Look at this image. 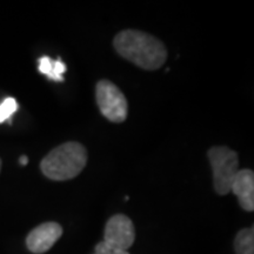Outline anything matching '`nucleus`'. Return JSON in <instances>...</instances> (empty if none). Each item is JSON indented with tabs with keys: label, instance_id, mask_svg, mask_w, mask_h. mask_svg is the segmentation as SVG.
<instances>
[{
	"label": "nucleus",
	"instance_id": "nucleus-8",
	"mask_svg": "<svg viewBox=\"0 0 254 254\" xmlns=\"http://www.w3.org/2000/svg\"><path fill=\"white\" fill-rule=\"evenodd\" d=\"M234 250L237 254H254L253 227L244 228L238 232L236 240H234Z\"/></svg>",
	"mask_w": 254,
	"mask_h": 254
},
{
	"label": "nucleus",
	"instance_id": "nucleus-12",
	"mask_svg": "<svg viewBox=\"0 0 254 254\" xmlns=\"http://www.w3.org/2000/svg\"><path fill=\"white\" fill-rule=\"evenodd\" d=\"M27 163H28V158L26 155H21V157L19 158V164H20L21 166H26Z\"/></svg>",
	"mask_w": 254,
	"mask_h": 254
},
{
	"label": "nucleus",
	"instance_id": "nucleus-13",
	"mask_svg": "<svg viewBox=\"0 0 254 254\" xmlns=\"http://www.w3.org/2000/svg\"><path fill=\"white\" fill-rule=\"evenodd\" d=\"M0 171H1V160H0Z\"/></svg>",
	"mask_w": 254,
	"mask_h": 254
},
{
	"label": "nucleus",
	"instance_id": "nucleus-5",
	"mask_svg": "<svg viewBox=\"0 0 254 254\" xmlns=\"http://www.w3.org/2000/svg\"><path fill=\"white\" fill-rule=\"evenodd\" d=\"M134 240L135 230L131 219L124 214H116L109 219L104 236V241L107 245L127 251Z\"/></svg>",
	"mask_w": 254,
	"mask_h": 254
},
{
	"label": "nucleus",
	"instance_id": "nucleus-4",
	"mask_svg": "<svg viewBox=\"0 0 254 254\" xmlns=\"http://www.w3.org/2000/svg\"><path fill=\"white\" fill-rule=\"evenodd\" d=\"M95 99L100 112L112 123L125 122L128 114V104L126 97L112 81H98L95 86Z\"/></svg>",
	"mask_w": 254,
	"mask_h": 254
},
{
	"label": "nucleus",
	"instance_id": "nucleus-1",
	"mask_svg": "<svg viewBox=\"0 0 254 254\" xmlns=\"http://www.w3.org/2000/svg\"><path fill=\"white\" fill-rule=\"evenodd\" d=\"M113 45L123 58L146 71L160 68L167 59L164 44L158 38L141 31H122L114 38Z\"/></svg>",
	"mask_w": 254,
	"mask_h": 254
},
{
	"label": "nucleus",
	"instance_id": "nucleus-3",
	"mask_svg": "<svg viewBox=\"0 0 254 254\" xmlns=\"http://www.w3.org/2000/svg\"><path fill=\"white\" fill-rule=\"evenodd\" d=\"M207 157L213 171L214 190L219 195L231 192L232 183L239 172V158L236 151L226 146H214L209 148Z\"/></svg>",
	"mask_w": 254,
	"mask_h": 254
},
{
	"label": "nucleus",
	"instance_id": "nucleus-7",
	"mask_svg": "<svg viewBox=\"0 0 254 254\" xmlns=\"http://www.w3.org/2000/svg\"><path fill=\"white\" fill-rule=\"evenodd\" d=\"M231 192L237 195L239 205L247 212L254 209V173L252 170H239L232 183Z\"/></svg>",
	"mask_w": 254,
	"mask_h": 254
},
{
	"label": "nucleus",
	"instance_id": "nucleus-11",
	"mask_svg": "<svg viewBox=\"0 0 254 254\" xmlns=\"http://www.w3.org/2000/svg\"><path fill=\"white\" fill-rule=\"evenodd\" d=\"M95 254H129L127 251H123L119 249H116V247H112L107 245L105 241H101V243L98 244L95 246Z\"/></svg>",
	"mask_w": 254,
	"mask_h": 254
},
{
	"label": "nucleus",
	"instance_id": "nucleus-9",
	"mask_svg": "<svg viewBox=\"0 0 254 254\" xmlns=\"http://www.w3.org/2000/svg\"><path fill=\"white\" fill-rule=\"evenodd\" d=\"M18 103L14 98H6L0 104V124L7 122L11 124V117L17 112Z\"/></svg>",
	"mask_w": 254,
	"mask_h": 254
},
{
	"label": "nucleus",
	"instance_id": "nucleus-10",
	"mask_svg": "<svg viewBox=\"0 0 254 254\" xmlns=\"http://www.w3.org/2000/svg\"><path fill=\"white\" fill-rule=\"evenodd\" d=\"M39 72L45 74L50 80H55V60L50 57H41L39 59Z\"/></svg>",
	"mask_w": 254,
	"mask_h": 254
},
{
	"label": "nucleus",
	"instance_id": "nucleus-6",
	"mask_svg": "<svg viewBox=\"0 0 254 254\" xmlns=\"http://www.w3.org/2000/svg\"><path fill=\"white\" fill-rule=\"evenodd\" d=\"M63 236V227L57 222H44L30 232L26 238L27 249L34 254H43L52 249Z\"/></svg>",
	"mask_w": 254,
	"mask_h": 254
},
{
	"label": "nucleus",
	"instance_id": "nucleus-2",
	"mask_svg": "<svg viewBox=\"0 0 254 254\" xmlns=\"http://www.w3.org/2000/svg\"><path fill=\"white\" fill-rule=\"evenodd\" d=\"M87 164V151L77 141L53 148L40 164L44 176L55 182H65L80 174Z\"/></svg>",
	"mask_w": 254,
	"mask_h": 254
}]
</instances>
